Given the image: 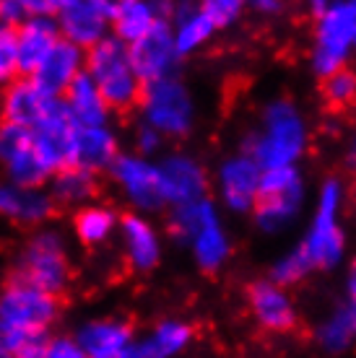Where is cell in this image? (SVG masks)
I'll return each instance as SVG.
<instances>
[{
	"label": "cell",
	"instance_id": "cell-32",
	"mask_svg": "<svg viewBox=\"0 0 356 358\" xmlns=\"http://www.w3.org/2000/svg\"><path fill=\"white\" fill-rule=\"evenodd\" d=\"M322 99L325 104L333 109H346L354 107L356 101V71L351 68H341L338 73H333L328 78H322Z\"/></svg>",
	"mask_w": 356,
	"mask_h": 358
},
{
	"label": "cell",
	"instance_id": "cell-38",
	"mask_svg": "<svg viewBox=\"0 0 356 358\" xmlns=\"http://www.w3.org/2000/svg\"><path fill=\"white\" fill-rule=\"evenodd\" d=\"M29 18L27 0H0V24L18 29Z\"/></svg>",
	"mask_w": 356,
	"mask_h": 358
},
{
	"label": "cell",
	"instance_id": "cell-43",
	"mask_svg": "<svg viewBox=\"0 0 356 358\" xmlns=\"http://www.w3.org/2000/svg\"><path fill=\"white\" fill-rule=\"evenodd\" d=\"M252 8L255 10H278L281 8V3H252Z\"/></svg>",
	"mask_w": 356,
	"mask_h": 358
},
{
	"label": "cell",
	"instance_id": "cell-35",
	"mask_svg": "<svg viewBox=\"0 0 356 358\" xmlns=\"http://www.w3.org/2000/svg\"><path fill=\"white\" fill-rule=\"evenodd\" d=\"M200 8L211 18V24L216 29H226L240 21L245 3H240V0H205V3H200Z\"/></svg>",
	"mask_w": 356,
	"mask_h": 358
},
{
	"label": "cell",
	"instance_id": "cell-19",
	"mask_svg": "<svg viewBox=\"0 0 356 358\" xmlns=\"http://www.w3.org/2000/svg\"><path fill=\"white\" fill-rule=\"evenodd\" d=\"M120 247L128 268L135 273H151L159 268L161 255H164V242L161 231L151 221V215L141 213H123L120 218Z\"/></svg>",
	"mask_w": 356,
	"mask_h": 358
},
{
	"label": "cell",
	"instance_id": "cell-41",
	"mask_svg": "<svg viewBox=\"0 0 356 358\" xmlns=\"http://www.w3.org/2000/svg\"><path fill=\"white\" fill-rule=\"evenodd\" d=\"M27 6L29 16H55L60 8V3H55V0H27Z\"/></svg>",
	"mask_w": 356,
	"mask_h": 358
},
{
	"label": "cell",
	"instance_id": "cell-18",
	"mask_svg": "<svg viewBox=\"0 0 356 358\" xmlns=\"http://www.w3.org/2000/svg\"><path fill=\"white\" fill-rule=\"evenodd\" d=\"M159 169L170 208H182L208 197V171L196 156L172 151L159 159Z\"/></svg>",
	"mask_w": 356,
	"mask_h": 358
},
{
	"label": "cell",
	"instance_id": "cell-10",
	"mask_svg": "<svg viewBox=\"0 0 356 358\" xmlns=\"http://www.w3.org/2000/svg\"><path fill=\"white\" fill-rule=\"evenodd\" d=\"M341 182L338 179H328L320 189V200H317V210H315V224H312L307 239L299 247L307 252L310 262L315 270L336 268L343 257V234L338 226V208H341Z\"/></svg>",
	"mask_w": 356,
	"mask_h": 358
},
{
	"label": "cell",
	"instance_id": "cell-22",
	"mask_svg": "<svg viewBox=\"0 0 356 358\" xmlns=\"http://www.w3.org/2000/svg\"><path fill=\"white\" fill-rule=\"evenodd\" d=\"M247 301L260 327H266L271 332L294 330L296 309L284 288L276 286L273 280H255L247 288Z\"/></svg>",
	"mask_w": 356,
	"mask_h": 358
},
{
	"label": "cell",
	"instance_id": "cell-24",
	"mask_svg": "<svg viewBox=\"0 0 356 358\" xmlns=\"http://www.w3.org/2000/svg\"><path fill=\"white\" fill-rule=\"evenodd\" d=\"M172 3H153V0H117L115 18H112V36L123 45H135L156 24L170 18Z\"/></svg>",
	"mask_w": 356,
	"mask_h": 358
},
{
	"label": "cell",
	"instance_id": "cell-16",
	"mask_svg": "<svg viewBox=\"0 0 356 358\" xmlns=\"http://www.w3.org/2000/svg\"><path fill=\"white\" fill-rule=\"evenodd\" d=\"M62 96H50L34 83V78L21 76L11 86L0 89V122L36 130L45 122L50 112L57 107Z\"/></svg>",
	"mask_w": 356,
	"mask_h": 358
},
{
	"label": "cell",
	"instance_id": "cell-28",
	"mask_svg": "<svg viewBox=\"0 0 356 358\" xmlns=\"http://www.w3.org/2000/svg\"><path fill=\"white\" fill-rule=\"evenodd\" d=\"M65 107L71 112V117L76 120L78 127H99V125H109V117H112V109L104 101L102 91H99L97 81L91 78L89 73H81L78 78L73 81V86L65 91Z\"/></svg>",
	"mask_w": 356,
	"mask_h": 358
},
{
	"label": "cell",
	"instance_id": "cell-15",
	"mask_svg": "<svg viewBox=\"0 0 356 358\" xmlns=\"http://www.w3.org/2000/svg\"><path fill=\"white\" fill-rule=\"evenodd\" d=\"M260 179H263L260 164L249 153H237V156H229L221 162L216 171V189L229 210L249 213L258 206Z\"/></svg>",
	"mask_w": 356,
	"mask_h": 358
},
{
	"label": "cell",
	"instance_id": "cell-3",
	"mask_svg": "<svg viewBox=\"0 0 356 358\" xmlns=\"http://www.w3.org/2000/svg\"><path fill=\"white\" fill-rule=\"evenodd\" d=\"M307 145V127L299 115V109L292 101L278 99L266 107L263 127L247 141V151L260 169H281L294 166V162L302 156Z\"/></svg>",
	"mask_w": 356,
	"mask_h": 358
},
{
	"label": "cell",
	"instance_id": "cell-26",
	"mask_svg": "<svg viewBox=\"0 0 356 358\" xmlns=\"http://www.w3.org/2000/svg\"><path fill=\"white\" fill-rule=\"evenodd\" d=\"M170 24L174 31V45L179 57L196 55L200 47H205L219 29L205 16L200 3H174L170 13Z\"/></svg>",
	"mask_w": 356,
	"mask_h": 358
},
{
	"label": "cell",
	"instance_id": "cell-33",
	"mask_svg": "<svg viewBox=\"0 0 356 358\" xmlns=\"http://www.w3.org/2000/svg\"><path fill=\"white\" fill-rule=\"evenodd\" d=\"M312 270H315V265L310 262L307 252H304L302 247H296L294 252L284 255V257L273 265V270H271V280H273L276 286L284 288V286H292V283H299L304 275H310Z\"/></svg>",
	"mask_w": 356,
	"mask_h": 358
},
{
	"label": "cell",
	"instance_id": "cell-6",
	"mask_svg": "<svg viewBox=\"0 0 356 358\" xmlns=\"http://www.w3.org/2000/svg\"><path fill=\"white\" fill-rule=\"evenodd\" d=\"M138 112L141 122L153 127L164 138H187L193 133L198 117L196 96L179 76L143 83Z\"/></svg>",
	"mask_w": 356,
	"mask_h": 358
},
{
	"label": "cell",
	"instance_id": "cell-14",
	"mask_svg": "<svg viewBox=\"0 0 356 358\" xmlns=\"http://www.w3.org/2000/svg\"><path fill=\"white\" fill-rule=\"evenodd\" d=\"M89 358H141L138 335L123 317H94L73 332Z\"/></svg>",
	"mask_w": 356,
	"mask_h": 358
},
{
	"label": "cell",
	"instance_id": "cell-30",
	"mask_svg": "<svg viewBox=\"0 0 356 358\" xmlns=\"http://www.w3.org/2000/svg\"><path fill=\"white\" fill-rule=\"evenodd\" d=\"M99 189V179L94 171L81 169V166H65V169L55 171L50 185H47V192L53 195L55 206L57 208H78L94 203Z\"/></svg>",
	"mask_w": 356,
	"mask_h": 358
},
{
	"label": "cell",
	"instance_id": "cell-29",
	"mask_svg": "<svg viewBox=\"0 0 356 358\" xmlns=\"http://www.w3.org/2000/svg\"><path fill=\"white\" fill-rule=\"evenodd\" d=\"M120 218L117 208L107 203H89V206L73 210L71 229L73 236L78 239L83 247H104V244L120 234Z\"/></svg>",
	"mask_w": 356,
	"mask_h": 358
},
{
	"label": "cell",
	"instance_id": "cell-1",
	"mask_svg": "<svg viewBox=\"0 0 356 358\" xmlns=\"http://www.w3.org/2000/svg\"><path fill=\"white\" fill-rule=\"evenodd\" d=\"M170 231L179 244H185L196 265L203 273H216L232 255L229 234L221 224L219 208L211 197L170 210Z\"/></svg>",
	"mask_w": 356,
	"mask_h": 358
},
{
	"label": "cell",
	"instance_id": "cell-23",
	"mask_svg": "<svg viewBox=\"0 0 356 358\" xmlns=\"http://www.w3.org/2000/svg\"><path fill=\"white\" fill-rule=\"evenodd\" d=\"M18 36V63H21V76L32 73L42 65L47 55L62 42L60 27L55 16H29L21 27L16 29Z\"/></svg>",
	"mask_w": 356,
	"mask_h": 358
},
{
	"label": "cell",
	"instance_id": "cell-40",
	"mask_svg": "<svg viewBox=\"0 0 356 358\" xmlns=\"http://www.w3.org/2000/svg\"><path fill=\"white\" fill-rule=\"evenodd\" d=\"M18 338L13 335V332L6 327V324L0 322V358H11L13 356V350L18 348Z\"/></svg>",
	"mask_w": 356,
	"mask_h": 358
},
{
	"label": "cell",
	"instance_id": "cell-44",
	"mask_svg": "<svg viewBox=\"0 0 356 358\" xmlns=\"http://www.w3.org/2000/svg\"><path fill=\"white\" fill-rule=\"evenodd\" d=\"M11 358H13V356H11Z\"/></svg>",
	"mask_w": 356,
	"mask_h": 358
},
{
	"label": "cell",
	"instance_id": "cell-39",
	"mask_svg": "<svg viewBox=\"0 0 356 358\" xmlns=\"http://www.w3.org/2000/svg\"><path fill=\"white\" fill-rule=\"evenodd\" d=\"M47 343H50V335L27 338V341L18 343V348L13 350V358H47Z\"/></svg>",
	"mask_w": 356,
	"mask_h": 358
},
{
	"label": "cell",
	"instance_id": "cell-5",
	"mask_svg": "<svg viewBox=\"0 0 356 358\" xmlns=\"http://www.w3.org/2000/svg\"><path fill=\"white\" fill-rule=\"evenodd\" d=\"M86 73L97 81L99 91L112 112H128L138 107L143 94V81L130 65L128 45L109 34L104 42L86 52Z\"/></svg>",
	"mask_w": 356,
	"mask_h": 358
},
{
	"label": "cell",
	"instance_id": "cell-9",
	"mask_svg": "<svg viewBox=\"0 0 356 358\" xmlns=\"http://www.w3.org/2000/svg\"><path fill=\"white\" fill-rule=\"evenodd\" d=\"M304 203L302 174L296 166H281V169H266L260 179V197L252 210L255 224L266 234L284 231L294 221Z\"/></svg>",
	"mask_w": 356,
	"mask_h": 358
},
{
	"label": "cell",
	"instance_id": "cell-2",
	"mask_svg": "<svg viewBox=\"0 0 356 358\" xmlns=\"http://www.w3.org/2000/svg\"><path fill=\"white\" fill-rule=\"evenodd\" d=\"M13 275L53 296L65 294L73 280V255L62 229L47 224L29 234L16 255Z\"/></svg>",
	"mask_w": 356,
	"mask_h": 358
},
{
	"label": "cell",
	"instance_id": "cell-12",
	"mask_svg": "<svg viewBox=\"0 0 356 358\" xmlns=\"http://www.w3.org/2000/svg\"><path fill=\"white\" fill-rule=\"evenodd\" d=\"M117 0H60L55 21L65 42L89 52L112 34Z\"/></svg>",
	"mask_w": 356,
	"mask_h": 358
},
{
	"label": "cell",
	"instance_id": "cell-17",
	"mask_svg": "<svg viewBox=\"0 0 356 358\" xmlns=\"http://www.w3.org/2000/svg\"><path fill=\"white\" fill-rule=\"evenodd\" d=\"M32 133H34L36 151L42 156V162L53 169V174L76 164V145H78L81 127L76 125V120L71 117L62 99L57 101V107L50 112L45 122Z\"/></svg>",
	"mask_w": 356,
	"mask_h": 358
},
{
	"label": "cell",
	"instance_id": "cell-31",
	"mask_svg": "<svg viewBox=\"0 0 356 358\" xmlns=\"http://www.w3.org/2000/svg\"><path fill=\"white\" fill-rule=\"evenodd\" d=\"M317 338H320L322 348L333 350V353L348 348V343L356 338V265L348 270L346 278V301L322 324Z\"/></svg>",
	"mask_w": 356,
	"mask_h": 358
},
{
	"label": "cell",
	"instance_id": "cell-27",
	"mask_svg": "<svg viewBox=\"0 0 356 358\" xmlns=\"http://www.w3.org/2000/svg\"><path fill=\"white\" fill-rule=\"evenodd\" d=\"M193 343V324L179 317H164L138 338L141 358H177Z\"/></svg>",
	"mask_w": 356,
	"mask_h": 358
},
{
	"label": "cell",
	"instance_id": "cell-21",
	"mask_svg": "<svg viewBox=\"0 0 356 358\" xmlns=\"http://www.w3.org/2000/svg\"><path fill=\"white\" fill-rule=\"evenodd\" d=\"M81 73H86V50L62 39L29 78H34L36 86L50 96H65Z\"/></svg>",
	"mask_w": 356,
	"mask_h": 358
},
{
	"label": "cell",
	"instance_id": "cell-37",
	"mask_svg": "<svg viewBox=\"0 0 356 358\" xmlns=\"http://www.w3.org/2000/svg\"><path fill=\"white\" fill-rule=\"evenodd\" d=\"M164 135L156 133L153 127H149L146 122H138V127H135L133 133V145H135V153L138 156H146V159H151V156H156V153L164 148Z\"/></svg>",
	"mask_w": 356,
	"mask_h": 358
},
{
	"label": "cell",
	"instance_id": "cell-4",
	"mask_svg": "<svg viewBox=\"0 0 356 358\" xmlns=\"http://www.w3.org/2000/svg\"><path fill=\"white\" fill-rule=\"evenodd\" d=\"M60 320V296L27 283L24 278L11 275L0 286V322L18 341L50 335Z\"/></svg>",
	"mask_w": 356,
	"mask_h": 358
},
{
	"label": "cell",
	"instance_id": "cell-13",
	"mask_svg": "<svg viewBox=\"0 0 356 358\" xmlns=\"http://www.w3.org/2000/svg\"><path fill=\"white\" fill-rule=\"evenodd\" d=\"M128 52H130V65H133L135 76L143 83H153L161 81V78L177 76L179 60H182L177 52V45H174V31H172L170 18H164L149 34L141 36L135 45L128 47Z\"/></svg>",
	"mask_w": 356,
	"mask_h": 358
},
{
	"label": "cell",
	"instance_id": "cell-34",
	"mask_svg": "<svg viewBox=\"0 0 356 358\" xmlns=\"http://www.w3.org/2000/svg\"><path fill=\"white\" fill-rule=\"evenodd\" d=\"M18 78H21V63H18L16 29L0 24V89L11 86Z\"/></svg>",
	"mask_w": 356,
	"mask_h": 358
},
{
	"label": "cell",
	"instance_id": "cell-8",
	"mask_svg": "<svg viewBox=\"0 0 356 358\" xmlns=\"http://www.w3.org/2000/svg\"><path fill=\"white\" fill-rule=\"evenodd\" d=\"M109 179L133 213L153 215L170 208L167 195H164L159 162H153V159L138 156L135 151H123V156L109 169Z\"/></svg>",
	"mask_w": 356,
	"mask_h": 358
},
{
	"label": "cell",
	"instance_id": "cell-7",
	"mask_svg": "<svg viewBox=\"0 0 356 358\" xmlns=\"http://www.w3.org/2000/svg\"><path fill=\"white\" fill-rule=\"evenodd\" d=\"M312 10L317 16L312 68L317 76L328 78L341 68H346L348 52L351 47H356V0L315 3Z\"/></svg>",
	"mask_w": 356,
	"mask_h": 358
},
{
	"label": "cell",
	"instance_id": "cell-25",
	"mask_svg": "<svg viewBox=\"0 0 356 358\" xmlns=\"http://www.w3.org/2000/svg\"><path fill=\"white\" fill-rule=\"evenodd\" d=\"M123 156L120 135L112 125L99 127H81L78 145H76V164L81 169H89L94 174H102L115 166V162Z\"/></svg>",
	"mask_w": 356,
	"mask_h": 358
},
{
	"label": "cell",
	"instance_id": "cell-36",
	"mask_svg": "<svg viewBox=\"0 0 356 358\" xmlns=\"http://www.w3.org/2000/svg\"><path fill=\"white\" fill-rule=\"evenodd\" d=\"M47 358H89L83 345L78 343L76 335L60 332V335H50L47 343Z\"/></svg>",
	"mask_w": 356,
	"mask_h": 358
},
{
	"label": "cell",
	"instance_id": "cell-20",
	"mask_svg": "<svg viewBox=\"0 0 356 358\" xmlns=\"http://www.w3.org/2000/svg\"><path fill=\"white\" fill-rule=\"evenodd\" d=\"M55 206L47 187H21L6 177H0V218L16 226L42 229L53 221Z\"/></svg>",
	"mask_w": 356,
	"mask_h": 358
},
{
	"label": "cell",
	"instance_id": "cell-42",
	"mask_svg": "<svg viewBox=\"0 0 356 358\" xmlns=\"http://www.w3.org/2000/svg\"><path fill=\"white\" fill-rule=\"evenodd\" d=\"M343 164H346L348 171H356V133L348 138L346 151H343Z\"/></svg>",
	"mask_w": 356,
	"mask_h": 358
},
{
	"label": "cell",
	"instance_id": "cell-11",
	"mask_svg": "<svg viewBox=\"0 0 356 358\" xmlns=\"http://www.w3.org/2000/svg\"><path fill=\"white\" fill-rule=\"evenodd\" d=\"M0 177L21 187H47L53 169L42 162L34 133L27 127L0 122Z\"/></svg>",
	"mask_w": 356,
	"mask_h": 358
}]
</instances>
